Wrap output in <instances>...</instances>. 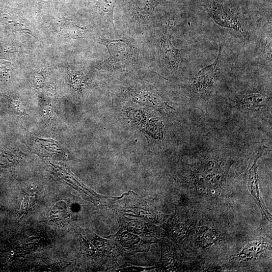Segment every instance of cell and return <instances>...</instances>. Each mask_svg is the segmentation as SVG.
<instances>
[{
    "instance_id": "obj_1",
    "label": "cell",
    "mask_w": 272,
    "mask_h": 272,
    "mask_svg": "<svg viewBox=\"0 0 272 272\" xmlns=\"http://www.w3.org/2000/svg\"><path fill=\"white\" fill-rule=\"evenodd\" d=\"M100 42L109 53L104 63L107 70L127 71L135 69L140 64V51L132 39L125 36L118 40L104 38Z\"/></svg>"
},
{
    "instance_id": "obj_4",
    "label": "cell",
    "mask_w": 272,
    "mask_h": 272,
    "mask_svg": "<svg viewBox=\"0 0 272 272\" xmlns=\"http://www.w3.org/2000/svg\"><path fill=\"white\" fill-rule=\"evenodd\" d=\"M266 148V146L263 145L256 152L254 159L249 170L248 187L251 196L253 197L261 211L263 219L265 218L269 221H271L270 213L265 207L263 200L261 198L258 184L257 161L262 156Z\"/></svg>"
},
{
    "instance_id": "obj_2",
    "label": "cell",
    "mask_w": 272,
    "mask_h": 272,
    "mask_svg": "<svg viewBox=\"0 0 272 272\" xmlns=\"http://www.w3.org/2000/svg\"><path fill=\"white\" fill-rule=\"evenodd\" d=\"M222 48L219 43L217 59L212 64L200 70L187 86L190 94V103L194 108L200 109L204 114L215 86L216 76L222 63Z\"/></svg>"
},
{
    "instance_id": "obj_6",
    "label": "cell",
    "mask_w": 272,
    "mask_h": 272,
    "mask_svg": "<svg viewBox=\"0 0 272 272\" xmlns=\"http://www.w3.org/2000/svg\"><path fill=\"white\" fill-rule=\"evenodd\" d=\"M53 28L58 33L75 39L82 38L86 31L85 27L68 20L55 22Z\"/></svg>"
},
{
    "instance_id": "obj_5",
    "label": "cell",
    "mask_w": 272,
    "mask_h": 272,
    "mask_svg": "<svg viewBox=\"0 0 272 272\" xmlns=\"http://www.w3.org/2000/svg\"><path fill=\"white\" fill-rule=\"evenodd\" d=\"M170 4L167 0H131V12L136 22L144 24L149 21L159 6Z\"/></svg>"
},
{
    "instance_id": "obj_3",
    "label": "cell",
    "mask_w": 272,
    "mask_h": 272,
    "mask_svg": "<svg viewBox=\"0 0 272 272\" xmlns=\"http://www.w3.org/2000/svg\"><path fill=\"white\" fill-rule=\"evenodd\" d=\"M173 26L168 23L163 28L161 36V58L164 67L172 73H176L182 63L181 50L172 43Z\"/></svg>"
},
{
    "instance_id": "obj_9",
    "label": "cell",
    "mask_w": 272,
    "mask_h": 272,
    "mask_svg": "<svg viewBox=\"0 0 272 272\" xmlns=\"http://www.w3.org/2000/svg\"><path fill=\"white\" fill-rule=\"evenodd\" d=\"M68 216V209L67 204L64 201L57 202L52 208L50 213L52 221L56 222H62Z\"/></svg>"
},
{
    "instance_id": "obj_8",
    "label": "cell",
    "mask_w": 272,
    "mask_h": 272,
    "mask_svg": "<svg viewBox=\"0 0 272 272\" xmlns=\"http://www.w3.org/2000/svg\"><path fill=\"white\" fill-rule=\"evenodd\" d=\"M242 103L247 108L256 109L266 106L270 103V99L264 93H251L243 97Z\"/></svg>"
},
{
    "instance_id": "obj_7",
    "label": "cell",
    "mask_w": 272,
    "mask_h": 272,
    "mask_svg": "<svg viewBox=\"0 0 272 272\" xmlns=\"http://www.w3.org/2000/svg\"><path fill=\"white\" fill-rule=\"evenodd\" d=\"M118 0H96V8L108 27L114 29L113 11Z\"/></svg>"
}]
</instances>
